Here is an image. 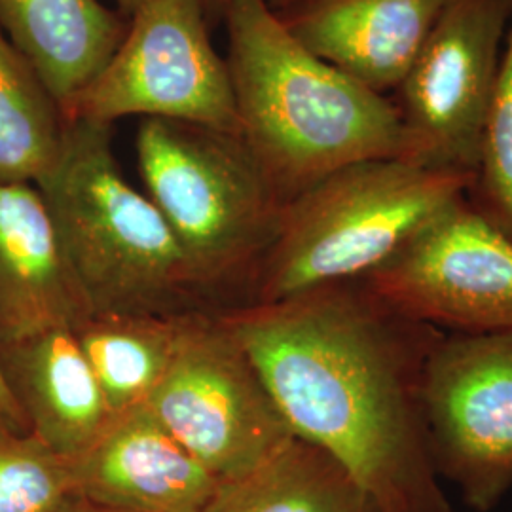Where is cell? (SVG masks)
Masks as SVG:
<instances>
[{
  "instance_id": "17",
  "label": "cell",
  "mask_w": 512,
  "mask_h": 512,
  "mask_svg": "<svg viewBox=\"0 0 512 512\" xmlns=\"http://www.w3.org/2000/svg\"><path fill=\"white\" fill-rule=\"evenodd\" d=\"M205 512H380L317 446L289 440L249 475L222 482Z\"/></svg>"
},
{
  "instance_id": "9",
  "label": "cell",
  "mask_w": 512,
  "mask_h": 512,
  "mask_svg": "<svg viewBox=\"0 0 512 512\" xmlns=\"http://www.w3.org/2000/svg\"><path fill=\"white\" fill-rule=\"evenodd\" d=\"M423 416L437 475L473 511L512 488V332H442L423 380Z\"/></svg>"
},
{
  "instance_id": "6",
  "label": "cell",
  "mask_w": 512,
  "mask_h": 512,
  "mask_svg": "<svg viewBox=\"0 0 512 512\" xmlns=\"http://www.w3.org/2000/svg\"><path fill=\"white\" fill-rule=\"evenodd\" d=\"M65 116L110 126L126 116L162 118L239 135L228 63L211 42L202 0H145Z\"/></svg>"
},
{
  "instance_id": "11",
  "label": "cell",
  "mask_w": 512,
  "mask_h": 512,
  "mask_svg": "<svg viewBox=\"0 0 512 512\" xmlns=\"http://www.w3.org/2000/svg\"><path fill=\"white\" fill-rule=\"evenodd\" d=\"M71 465L76 497L114 511L205 512L222 486L147 406L114 416Z\"/></svg>"
},
{
  "instance_id": "21",
  "label": "cell",
  "mask_w": 512,
  "mask_h": 512,
  "mask_svg": "<svg viewBox=\"0 0 512 512\" xmlns=\"http://www.w3.org/2000/svg\"><path fill=\"white\" fill-rule=\"evenodd\" d=\"M0 431H14V433L29 431L25 416L21 414L8 385L4 384L2 374H0Z\"/></svg>"
},
{
  "instance_id": "14",
  "label": "cell",
  "mask_w": 512,
  "mask_h": 512,
  "mask_svg": "<svg viewBox=\"0 0 512 512\" xmlns=\"http://www.w3.org/2000/svg\"><path fill=\"white\" fill-rule=\"evenodd\" d=\"M0 374L29 431L63 458L84 454L114 418L73 329L0 344Z\"/></svg>"
},
{
  "instance_id": "25",
  "label": "cell",
  "mask_w": 512,
  "mask_h": 512,
  "mask_svg": "<svg viewBox=\"0 0 512 512\" xmlns=\"http://www.w3.org/2000/svg\"><path fill=\"white\" fill-rule=\"evenodd\" d=\"M266 2H268V6H270L274 12H283V10L291 8V6L302 2V0H266Z\"/></svg>"
},
{
  "instance_id": "22",
  "label": "cell",
  "mask_w": 512,
  "mask_h": 512,
  "mask_svg": "<svg viewBox=\"0 0 512 512\" xmlns=\"http://www.w3.org/2000/svg\"><path fill=\"white\" fill-rule=\"evenodd\" d=\"M143 2H145V0H116L120 14L128 19L143 6Z\"/></svg>"
},
{
  "instance_id": "8",
  "label": "cell",
  "mask_w": 512,
  "mask_h": 512,
  "mask_svg": "<svg viewBox=\"0 0 512 512\" xmlns=\"http://www.w3.org/2000/svg\"><path fill=\"white\" fill-rule=\"evenodd\" d=\"M512 21V0H446L397 90L399 160L473 175Z\"/></svg>"
},
{
  "instance_id": "3",
  "label": "cell",
  "mask_w": 512,
  "mask_h": 512,
  "mask_svg": "<svg viewBox=\"0 0 512 512\" xmlns=\"http://www.w3.org/2000/svg\"><path fill=\"white\" fill-rule=\"evenodd\" d=\"M37 186L92 315L196 310L207 289L158 207L124 177L110 124L67 120Z\"/></svg>"
},
{
  "instance_id": "20",
  "label": "cell",
  "mask_w": 512,
  "mask_h": 512,
  "mask_svg": "<svg viewBox=\"0 0 512 512\" xmlns=\"http://www.w3.org/2000/svg\"><path fill=\"white\" fill-rule=\"evenodd\" d=\"M467 200L512 241V21Z\"/></svg>"
},
{
  "instance_id": "24",
  "label": "cell",
  "mask_w": 512,
  "mask_h": 512,
  "mask_svg": "<svg viewBox=\"0 0 512 512\" xmlns=\"http://www.w3.org/2000/svg\"><path fill=\"white\" fill-rule=\"evenodd\" d=\"M65 512H124L114 511V509H107V507H97V505H90L84 501H76L73 507H69Z\"/></svg>"
},
{
  "instance_id": "23",
  "label": "cell",
  "mask_w": 512,
  "mask_h": 512,
  "mask_svg": "<svg viewBox=\"0 0 512 512\" xmlns=\"http://www.w3.org/2000/svg\"><path fill=\"white\" fill-rule=\"evenodd\" d=\"M203 8L207 12V18L209 16H222L228 0H202Z\"/></svg>"
},
{
  "instance_id": "4",
  "label": "cell",
  "mask_w": 512,
  "mask_h": 512,
  "mask_svg": "<svg viewBox=\"0 0 512 512\" xmlns=\"http://www.w3.org/2000/svg\"><path fill=\"white\" fill-rule=\"evenodd\" d=\"M473 175L403 160L348 165L283 207L253 274L251 304L365 279L421 228L463 198Z\"/></svg>"
},
{
  "instance_id": "7",
  "label": "cell",
  "mask_w": 512,
  "mask_h": 512,
  "mask_svg": "<svg viewBox=\"0 0 512 512\" xmlns=\"http://www.w3.org/2000/svg\"><path fill=\"white\" fill-rule=\"evenodd\" d=\"M145 406L220 482L249 475L293 439L249 353L205 311Z\"/></svg>"
},
{
  "instance_id": "16",
  "label": "cell",
  "mask_w": 512,
  "mask_h": 512,
  "mask_svg": "<svg viewBox=\"0 0 512 512\" xmlns=\"http://www.w3.org/2000/svg\"><path fill=\"white\" fill-rule=\"evenodd\" d=\"M196 311L90 315L74 330L114 416L145 406L173 365Z\"/></svg>"
},
{
  "instance_id": "12",
  "label": "cell",
  "mask_w": 512,
  "mask_h": 512,
  "mask_svg": "<svg viewBox=\"0 0 512 512\" xmlns=\"http://www.w3.org/2000/svg\"><path fill=\"white\" fill-rule=\"evenodd\" d=\"M446 0H302L277 12L310 52L372 92H397Z\"/></svg>"
},
{
  "instance_id": "2",
  "label": "cell",
  "mask_w": 512,
  "mask_h": 512,
  "mask_svg": "<svg viewBox=\"0 0 512 512\" xmlns=\"http://www.w3.org/2000/svg\"><path fill=\"white\" fill-rule=\"evenodd\" d=\"M222 16L239 137L283 205L348 165L399 160L391 99L310 52L266 0H228Z\"/></svg>"
},
{
  "instance_id": "15",
  "label": "cell",
  "mask_w": 512,
  "mask_h": 512,
  "mask_svg": "<svg viewBox=\"0 0 512 512\" xmlns=\"http://www.w3.org/2000/svg\"><path fill=\"white\" fill-rule=\"evenodd\" d=\"M129 19L101 0H0V29L65 110L105 69Z\"/></svg>"
},
{
  "instance_id": "19",
  "label": "cell",
  "mask_w": 512,
  "mask_h": 512,
  "mask_svg": "<svg viewBox=\"0 0 512 512\" xmlns=\"http://www.w3.org/2000/svg\"><path fill=\"white\" fill-rule=\"evenodd\" d=\"M76 501L71 459L31 431H0V512H65Z\"/></svg>"
},
{
  "instance_id": "5",
  "label": "cell",
  "mask_w": 512,
  "mask_h": 512,
  "mask_svg": "<svg viewBox=\"0 0 512 512\" xmlns=\"http://www.w3.org/2000/svg\"><path fill=\"white\" fill-rule=\"evenodd\" d=\"M135 148L147 196L203 287L255 274L285 205L238 133L143 118Z\"/></svg>"
},
{
  "instance_id": "1",
  "label": "cell",
  "mask_w": 512,
  "mask_h": 512,
  "mask_svg": "<svg viewBox=\"0 0 512 512\" xmlns=\"http://www.w3.org/2000/svg\"><path fill=\"white\" fill-rule=\"evenodd\" d=\"M293 437L329 454L380 512H456L440 488L423 380L442 330L391 310L365 281L220 313Z\"/></svg>"
},
{
  "instance_id": "18",
  "label": "cell",
  "mask_w": 512,
  "mask_h": 512,
  "mask_svg": "<svg viewBox=\"0 0 512 512\" xmlns=\"http://www.w3.org/2000/svg\"><path fill=\"white\" fill-rule=\"evenodd\" d=\"M67 116L0 29V183L38 184L61 152Z\"/></svg>"
},
{
  "instance_id": "10",
  "label": "cell",
  "mask_w": 512,
  "mask_h": 512,
  "mask_svg": "<svg viewBox=\"0 0 512 512\" xmlns=\"http://www.w3.org/2000/svg\"><path fill=\"white\" fill-rule=\"evenodd\" d=\"M363 281L391 310L442 332H512V241L467 194Z\"/></svg>"
},
{
  "instance_id": "13",
  "label": "cell",
  "mask_w": 512,
  "mask_h": 512,
  "mask_svg": "<svg viewBox=\"0 0 512 512\" xmlns=\"http://www.w3.org/2000/svg\"><path fill=\"white\" fill-rule=\"evenodd\" d=\"M90 315L37 184L0 183V344Z\"/></svg>"
}]
</instances>
